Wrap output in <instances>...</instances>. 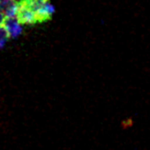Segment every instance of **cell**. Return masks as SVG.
I'll list each match as a JSON object with an SVG mask.
<instances>
[{
  "mask_svg": "<svg viewBox=\"0 0 150 150\" xmlns=\"http://www.w3.org/2000/svg\"><path fill=\"white\" fill-rule=\"evenodd\" d=\"M35 14L39 23L48 21L54 13V7L50 0H24Z\"/></svg>",
  "mask_w": 150,
  "mask_h": 150,
  "instance_id": "6da1fadb",
  "label": "cell"
},
{
  "mask_svg": "<svg viewBox=\"0 0 150 150\" xmlns=\"http://www.w3.org/2000/svg\"><path fill=\"white\" fill-rule=\"evenodd\" d=\"M16 18L21 25H33L35 23H38L36 14L24 0L19 2V9Z\"/></svg>",
  "mask_w": 150,
  "mask_h": 150,
  "instance_id": "7a4b0ae2",
  "label": "cell"
},
{
  "mask_svg": "<svg viewBox=\"0 0 150 150\" xmlns=\"http://www.w3.org/2000/svg\"><path fill=\"white\" fill-rule=\"evenodd\" d=\"M3 26L5 27L7 33L9 34V37L16 38L22 33V30H23L22 25L19 23L16 17L6 18Z\"/></svg>",
  "mask_w": 150,
  "mask_h": 150,
  "instance_id": "3957f363",
  "label": "cell"
},
{
  "mask_svg": "<svg viewBox=\"0 0 150 150\" xmlns=\"http://www.w3.org/2000/svg\"><path fill=\"white\" fill-rule=\"evenodd\" d=\"M8 39H9V34H8L5 27L1 25L0 26V49H2L5 46Z\"/></svg>",
  "mask_w": 150,
  "mask_h": 150,
  "instance_id": "277c9868",
  "label": "cell"
},
{
  "mask_svg": "<svg viewBox=\"0 0 150 150\" xmlns=\"http://www.w3.org/2000/svg\"><path fill=\"white\" fill-rule=\"evenodd\" d=\"M5 15H4V11L2 10L1 6H0V26L4 24V22H5Z\"/></svg>",
  "mask_w": 150,
  "mask_h": 150,
  "instance_id": "5b68a950",
  "label": "cell"
}]
</instances>
